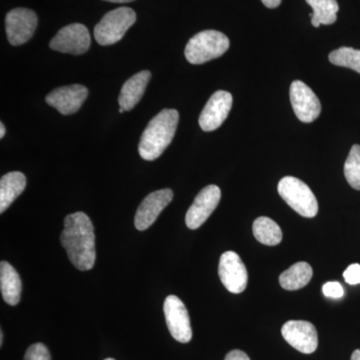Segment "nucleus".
Wrapping results in <instances>:
<instances>
[{
  "label": "nucleus",
  "instance_id": "1",
  "mask_svg": "<svg viewBox=\"0 0 360 360\" xmlns=\"http://www.w3.org/2000/svg\"><path fill=\"white\" fill-rule=\"evenodd\" d=\"M65 229L60 243L71 264L77 269L86 271L96 264V236L91 220L84 212H75L65 219Z\"/></svg>",
  "mask_w": 360,
  "mask_h": 360
},
{
  "label": "nucleus",
  "instance_id": "2",
  "mask_svg": "<svg viewBox=\"0 0 360 360\" xmlns=\"http://www.w3.org/2000/svg\"><path fill=\"white\" fill-rule=\"evenodd\" d=\"M179 111L163 110L148 123L141 135L139 153L142 160L153 161L160 158L174 139L177 124Z\"/></svg>",
  "mask_w": 360,
  "mask_h": 360
},
{
  "label": "nucleus",
  "instance_id": "3",
  "mask_svg": "<svg viewBox=\"0 0 360 360\" xmlns=\"http://www.w3.org/2000/svg\"><path fill=\"white\" fill-rule=\"evenodd\" d=\"M229 37L217 30H205L194 35L187 42L186 58L191 65H202L219 58L229 49Z\"/></svg>",
  "mask_w": 360,
  "mask_h": 360
},
{
  "label": "nucleus",
  "instance_id": "4",
  "mask_svg": "<svg viewBox=\"0 0 360 360\" xmlns=\"http://www.w3.org/2000/svg\"><path fill=\"white\" fill-rule=\"evenodd\" d=\"M136 21V13L129 7H120L103 16L94 28L97 44L106 46L120 41Z\"/></svg>",
  "mask_w": 360,
  "mask_h": 360
},
{
  "label": "nucleus",
  "instance_id": "5",
  "mask_svg": "<svg viewBox=\"0 0 360 360\" xmlns=\"http://www.w3.org/2000/svg\"><path fill=\"white\" fill-rule=\"evenodd\" d=\"M278 193L293 210L303 217L311 219L319 212V202L311 189L296 177H283L278 184Z\"/></svg>",
  "mask_w": 360,
  "mask_h": 360
},
{
  "label": "nucleus",
  "instance_id": "6",
  "mask_svg": "<svg viewBox=\"0 0 360 360\" xmlns=\"http://www.w3.org/2000/svg\"><path fill=\"white\" fill-rule=\"evenodd\" d=\"M163 310L168 330L172 338L179 342H189L193 338V329L184 303L177 296L168 295L165 298Z\"/></svg>",
  "mask_w": 360,
  "mask_h": 360
},
{
  "label": "nucleus",
  "instance_id": "7",
  "mask_svg": "<svg viewBox=\"0 0 360 360\" xmlns=\"http://www.w3.org/2000/svg\"><path fill=\"white\" fill-rule=\"evenodd\" d=\"M90 41L91 39L86 26L72 23L61 28L51 39L49 46L52 51L79 56L89 51Z\"/></svg>",
  "mask_w": 360,
  "mask_h": 360
},
{
  "label": "nucleus",
  "instance_id": "8",
  "mask_svg": "<svg viewBox=\"0 0 360 360\" xmlns=\"http://www.w3.org/2000/svg\"><path fill=\"white\" fill-rule=\"evenodd\" d=\"M37 26V13L32 9L15 8L7 13L6 28L7 39L13 46L25 44L32 39Z\"/></svg>",
  "mask_w": 360,
  "mask_h": 360
},
{
  "label": "nucleus",
  "instance_id": "9",
  "mask_svg": "<svg viewBox=\"0 0 360 360\" xmlns=\"http://www.w3.org/2000/svg\"><path fill=\"white\" fill-rule=\"evenodd\" d=\"M220 281L229 292L241 293L248 286V270L241 258L234 251H226L219 260Z\"/></svg>",
  "mask_w": 360,
  "mask_h": 360
},
{
  "label": "nucleus",
  "instance_id": "10",
  "mask_svg": "<svg viewBox=\"0 0 360 360\" xmlns=\"http://www.w3.org/2000/svg\"><path fill=\"white\" fill-rule=\"evenodd\" d=\"M281 335L291 347L304 354H314L319 347V335L309 321H290L283 324Z\"/></svg>",
  "mask_w": 360,
  "mask_h": 360
},
{
  "label": "nucleus",
  "instance_id": "11",
  "mask_svg": "<svg viewBox=\"0 0 360 360\" xmlns=\"http://www.w3.org/2000/svg\"><path fill=\"white\" fill-rule=\"evenodd\" d=\"M290 101L293 111L300 122H314L321 115V104L319 97L300 80H295L291 84Z\"/></svg>",
  "mask_w": 360,
  "mask_h": 360
},
{
  "label": "nucleus",
  "instance_id": "12",
  "mask_svg": "<svg viewBox=\"0 0 360 360\" xmlns=\"http://www.w3.org/2000/svg\"><path fill=\"white\" fill-rule=\"evenodd\" d=\"M221 198V191L217 186H208L196 196L193 205L187 210L186 226L189 229H198L205 224L214 212Z\"/></svg>",
  "mask_w": 360,
  "mask_h": 360
},
{
  "label": "nucleus",
  "instance_id": "13",
  "mask_svg": "<svg viewBox=\"0 0 360 360\" xmlns=\"http://www.w3.org/2000/svg\"><path fill=\"white\" fill-rule=\"evenodd\" d=\"M174 198L172 189L165 188L148 194L135 213L134 225L136 229L143 231L155 224L161 212Z\"/></svg>",
  "mask_w": 360,
  "mask_h": 360
},
{
  "label": "nucleus",
  "instance_id": "14",
  "mask_svg": "<svg viewBox=\"0 0 360 360\" xmlns=\"http://www.w3.org/2000/svg\"><path fill=\"white\" fill-rule=\"evenodd\" d=\"M232 96L224 90L213 94L207 101L200 116V125L205 131H213L219 129L231 112Z\"/></svg>",
  "mask_w": 360,
  "mask_h": 360
},
{
  "label": "nucleus",
  "instance_id": "15",
  "mask_svg": "<svg viewBox=\"0 0 360 360\" xmlns=\"http://www.w3.org/2000/svg\"><path fill=\"white\" fill-rule=\"evenodd\" d=\"M89 96V90L84 85L73 84L54 89L46 96L49 105L58 110L61 115H70L77 112Z\"/></svg>",
  "mask_w": 360,
  "mask_h": 360
},
{
  "label": "nucleus",
  "instance_id": "16",
  "mask_svg": "<svg viewBox=\"0 0 360 360\" xmlns=\"http://www.w3.org/2000/svg\"><path fill=\"white\" fill-rule=\"evenodd\" d=\"M150 78L151 73L148 70L141 71L130 77L123 84L120 97H118L120 108L124 111L131 110L141 101Z\"/></svg>",
  "mask_w": 360,
  "mask_h": 360
},
{
  "label": "nucleus",
  "instance_id": "17",
  "mask_svg": "<svg viewBox=\"0 0 360 360\" xmlns=\"http://www.w3.org/2000/svg\"><path fill=\"white\" fill-rule=\"evenodd\" d=\"M21 281L20 274L13 265L7 262L0 264V290L2 298L9 305L18 304L21 297Z\"/></svg>",
  "mask_w": 360,
  "mask_h": 360
},
{
  "label": "nucleus",
  "instance_id": "18",
  "mask_svg": "<svg viewBox=\"0 0 360 360\" xmlns=\"http://www.w3.org/2000/svg\"><path fill=\"white\" fill-rule=\"evenodd\" d=\"M26 177L22 172H13L0 179V212L4 213L14 200L23 193Z\"/></svg>",
  "mask_w": 360,
  "mask_h": 360
},
{
  "label": "nucleus",
  "instance_id": "19",
  "mask_svg": "<svg viewBox=\"0 0 360 360\" xmlns=\"http://www.w3.org/2000/svg\"><path fill=\"white\" fill-rule=\"evenodd\" d=\"M314 271L307 262H297L279 276V283L285 290H298L311 281Z\"/></svg>",
  "mask_w": 360,
  "mask_h": 360
},
{
  "label": "nucleus",
  "instance_id": "20",
  "mask_svg": "<svg viewBox=\"0 0 360 360\" xmlns=\"http://www.w3.org/2000/svg\"><path fill=\"white\" fill-rule=\"evenodd\" d=\"M252 231L255 238L264 245H277L283 240V231L281 227L269 217H258L253 222Z\"/></svg>",
  "mask_w": 360,
  "mask_h": 360
},
{
  "label": "nucleus",
  "instance_id": "21",
  "mask_svg": "<svg viewBox=\"0 0 360 360\" xmlns=\"http://www.w3.org/2000/svg\"><path fill=\"white\" fill-rule=\"evenodd\" d=\"M307 4L314 9L311 14V23L314 27L321 25H330L338 20V6L336 0H307Z\"/></svg>",
  "mask_w": 360,
  "mask_h": 360
},
{
  "label": "nucleus",
  "instance_id": "22",
  "mask_svg": "<svg viewBox=\"0 0 360 360\" xmlns=\"http://www.w3.org/2000/svg\"><path fill=\"white\" fill-rule=\"evenodd\" d=\"M333 65L350 68L360 73V51L352 47H340L328 56Z\"/></svg>",
  "mask_w": 360,
  "mask_h": 360
},
{
  "label": "nucleus",
  "instance_id": "23",
  "mask_svg": "<svg viewBox=\"0 0 360 360\" xmlns=\"http://www.w3.org/2000/svg\"><path fill=\"white\" fill-rule=\"evenodd\" d=\"M345 175L352 188L360 191V146L354 144L345 165Z\"/></svg>",
  "mask_w": 360,
  "mask_h": 360
},
{
  "label": "nucleus",
  "instance_id": "24",
  "mask_svg": "<svg viewBox=\"0 0 360 360\" xmlns=\"http://www.w3.org/2000/svg\"><path fill=\"white\" fill-rule=\"evenodd\" d=\"M25 360H51V352L44 343H34L26 350Z\"/></svg>",
  "mask_w": 360,
  "mask_h": 360
},
{
  "label": "nucleus",
  "instance_id": "25",
  "mask_svg": "<svg viewBox=\"0 0 360 360\" xmlns=\"http://www.w3.org/2000/svg\"><path fill=\"white\" fill-rule=\"evenodd\" d=\"M322 290H323L324 295L326 297L335 298V300L336 298L342 297L343 295H345L342 286H341L340 283H336V281H330V283L324 284Z\"/></svg>",
  "mask_w": 360,
  "mask_h": 360
},
{
  "label": "nucleus",
  "instance_id": "26",
  "mask_svg": "<svg viewBox=\"0 0 360 360\" xmlns=\"http://www.w3.org/2000/svg\"><path fill=\"white\" fill-rule=\"evenodd\" d=\"M343 277L348 284L355 285L360 283V265L357 264L349 265L343 272Z\"/></svg>",
  "mask_w": 360,
  "mask_h": 360
},
{
  "label": "nucleus",
  "instance_id": "27",
  "mask_svg": "<svg viewBox=\"0 0 360 360\" xmlns=\"http://www.w3.org/2000/svg\"><path fill=\"white\" fill-rule=\"evenodd\" d=\"M224 360H250L248 355L241 350L234 349L226 354Z\"/></svg>",
  "mask_w": 360,
  "mask_h": 360
},
{
  "label": "nucleus",
  "instance_id": "28",
  "mask_svg": "<svg viewBox=\"0 0 360 360\" xmlns=\"http://www.w3.org/2000/svg\"><path fill=\"white\" fill-rule=\"evenodd\" d=\"M262 4H264L265 6L269 7V8H276V7L281 6L283 0H262Z\"/></svg>",
  "mask_w": 360,
  "mask_h": 360
},
{
  "label": "nucleus",
  "instance_id": "29",
  "mask_svg": "<svg viewBox=\"0 0 360 360\" xmlns=\"http://www.w3.org/2000/svg\"><path fill=\"white\" fill-rule=\"evenodd\" d=\"M350 360H360V349L354 350V354L352 355Z\"/></svg>",
  "mask_w": 360,
  "mask_h": 360
},
{
  "label": "nucleus",
  "instance_id": "30",
  "mask_svg": "<svg viewBox=\"0 0 360 360\" xmlns=\"http://www.w3.org/2000/svg\"><path fill=\"white\" fill-rule=\"evenodd\" d=\"M104 1L115 2V4H127V2L134 1V0H104Z\"/></svg>",
  "mask_w": 360,
  "mask_h": 360
},
{
  "label": "nucleus",
  "instance_id": "31",
  "mask_svg": "<svg viewBox=\"0 0 360 360\" xmlns=\"http://www.w3.org/2000/svg\"><path fill=\"white\" fill-rule=\"evenodd\" d=\"M6 135V127H4V123H0V139H4Z\"/></svg>",
  "mask_w": 360,
  "mask_h": 360
},
{
  "label": "nucleus",
  "instance_id": "32",
  "mask_svg": "<svg viewBox=\"0 0 360 360\" xmlns=\"http://www.w3.org/2000/svg\"><path fill=\"white\" fill-rule=\"evenodd\" d=\"M4 345V331H0V345Z\"/></svg>",
  "mask_w": 360,
  "mask_h": 360
},
{
  "label": "nucleus",
  "instance_id": "33",
  "mask_svg": "<svg viewBox=\"0 0 360 360\" xmlns=\"http://www.w3.org/2000/svg\"><path fill=\"white\" fill-rule=\"evenodd\" d=\"M120 112L123 113V112H124V110H123L122 108H120Z\"/></svg>",
  "mask_w": 360,
  "mask_h": 360
},
{
  "label": "nucleus",
  "instance_id": "34",
  "mask_svg": "<svg viewBox=\"0 0 360 360\" xmlns=\"http://www.w3.org/2000/svg\"><path fill=\"white\" fill-rule=\"evenodd\" d=\"M104 360H115V359H104Z\"/></svg>",
  "mask_w": 360,
  "mask_h": 360
}]
</instances>
